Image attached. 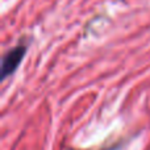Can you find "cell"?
<instances>
[{
    "mask_svg": "<svg viewBox=\"0 0 150 150\" xmlns=\"http://www.w3.org/2000/svg\"><path fill=\"white\" fill-rule=\"evenodd\" d=\"M25 53H26L25 45H18V46L13 47L9 52L5 53L4 57H3V62H1V78L3 79H5L8 75H11L17 69V66L20 65Z\"/></svg>",
    "mask_w": 150,
    "mask_h": 150,
    "instance_id": "1",
    "label": "cell"
}]
</instances>
